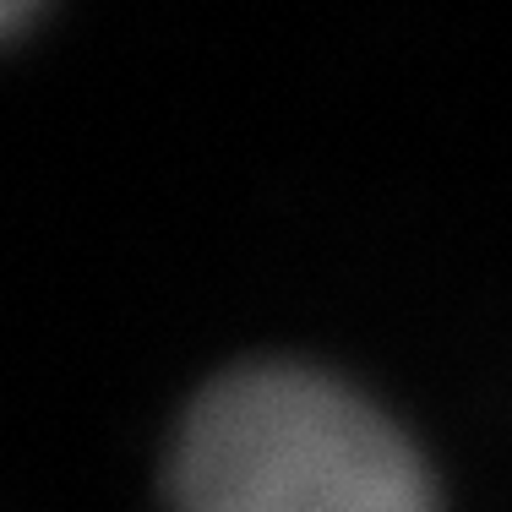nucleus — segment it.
I'll use <instances>...</instances> for the list:
<instances>
[{
	"label": "nucleus",
	"instance_id": "f257e3e1",
	"mask_svg": "<svg viewBox=\"0 0 512 512\" xmlns=\"http://www.w3.org/2000/svg\"><path fill=\"white\" fill-rule=\"evenodd\" d=\"M169 512H442L420 447L306 360H235L175 414Z\"/></svg>",
	"mask_w": 512,
	"mask_h": 512
}]
</instances>
